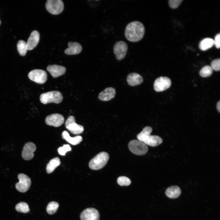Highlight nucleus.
<instances>
[{"label": "nucleus", "instance_id": "1", "mask_svg": "<svg viewBox=\"0 0 220 220\" xmlns=\"http://www.w3.org/2000/svg\"><path fill=\"white\" fill-rule=\"evenodd\" d=\"M145 28L144 24L138 21H134L128 24L126 27L124 35L129 41L136 42L143 38Z\"/></svg>", "mask_w": 220, "mask_h": 220}, {"label": "nucleus", "instance_id": "2", "mask_svg": "<svg viewBox=\"0 0 220 220\" xmlns=\"http://www.w3.org/2000/svg\"><path fill=\"white\" fill-rule=\"evenodd\" d=\"M109 157L108 154L106 152H101L90 161L89 164V167L93 170H100L106 165Z\"/></svg>", "mask_w": 220, "mask_h": 220}, {"label": "nucleus", "instance_id": "3", "mask_svg": "<svg viewBox=\"0 0 220 220\" xmlns=\"http://www.w3.org/2000/svg\"><path fill=\"white\" fill-rule=\"evenodd\" d=\"M63 97L61 93L57 91H53L41 94L40 100L44 104L50 103L59 104L62 101Z\"/></svg>", "mask_w": 220, "mask_h": 220}, {"label": "nucleus", "instance_id": "4", "mask_svg": "<svg viewBox=\"0 0 220 220\" xmlns=\"http://www.w3.org/2000/svg\"><path fill=\"white\" fill-rule=\"evenodd\" d=\"M130 151L133 153L138 155H143L148 151L147 145L143 142L138 140L130 141L128 144Z\"/></svg>", "mask_w": 220, "mask_h": 220}, {"label": "nucleus", "instance_id": "5", "mask_svg": "<svg viewBox=\"0 0 220 220\" xmlns=\"http://www.w3.org/2000/svg\"><path fill=\"white\" fill-rule=\"evenodd\" d=\"M47 10L53 15H58L63 10L64 4L61 0H48L46 4Z\"/></svg>", "mask_w": 220, "mask_h": 220}, {"label": "nucleus", "instance_id": "6", "mask_svg": "<svg viewBox=\"0 0 220 220\" xmlns=\"http://www.w3.org/2000/svg\"><path fill=\"white\" fill-rule=\"evenodd\" d=\"M128 49V45L125 42L119 41L116 42L113 47V52L116 59L119 61L123 59L126 55Z\"/></svg>", "mask_w": 220, "mask_h": 220}, {"label": "nucleus", "instance_id": "7", "mask_svg": "<svg viewBox=\"0 0 220 220\" xmlns=\"http://www.w3.org/2000/svg\"><path fill=\"white\" fill-rule=\"evenodd\" d=\"M18 178L19 182L16 183L15 185L16 189L20 192H26L31 185V181L30 178L23 173L18 174Z\"/></svg>", "mask_w": 220, "mask_h": 220}, {"label": "nucleus", "instance_id": "8", "mask_svg": "<svg viewBox=\"0 0 220 220\" xmlns=\"http://www.w3.org/2000/svg\"><path fill=\"white\" fill-rule=\"evenodd\" d=\"M47 76L46 71L38 69L31 71L28 74V77L31 80L40 84H43L46 81Z\"/></svg>", "mask_w": 220, "mask_h": 220}, {"label": "nucleus", "instance_id": "9", "mask_svg": "<svg viewBox=\"0 0 220 220\" xmlns=\"http://www.w3.org/2000/svg\"><path fill=\"white\" fill-rule=\"evenodd\" d=\"M66 128L74 134L82 133L84 130L83 127L75 123V118L73 116H69L65 123Z\"/></svg>", "mask_w": 220, "mask_h": 220}, {"label": "nucleus", "instance_id": "10", "mask_svg": "<svg viewBox=\"0 0 220 220\" xmlns=\"http://www.w3.org/2000/svg\"><path fill=\"white\" fill-rule=\"evenodd\" d=\"M171 84L170 79L167 77L161 76L155 80L154 89L157 92L164 91L168 89Z\"/></svg>", "mask_w": 220, "mask_h": 220}, {"label": "nucleus", "instance_id": "11", "mask_svg": "<svg viewBox=\"0 0 220 220\" xmlns=\"http://www.w3.org/2000/svg\"><path fill=\"white\" fill-rule=\"evenodd\" d=\"M64 118L61 114L55 113L47 116L45 119L46 123L50 126L58 127L64 123Z\"/></svg>", "mask_w": 220, "mask_h": 220}, {"label": "nucleus", "instance_id": "12", "mask_svg": "<svg viewBox=\"0 0 220 220\" xmlns=\"http://www.w3.org/2000/svg\"><path fill=\"white\" fill-rule=\"evenodd\" d=\"M100 215L98 211L93 208L84 210L80 214L81 220H99Z\"/></svg>", "mask_w": 220, "mask_h": 220}, {"label": "nucleus", "instance_id": "13", "mask_svg": "<svg viewBox=\"0 0 220 220\" xmlns=\"http://www.w3.org/2000/svg\"><path fill=\"white\" fill-rule=\"evenodd\" d=\"M36 149V146L33 143L29 142L26 143L22 151V157L24 160H27L32 159L34 155V152Z\"/></svg>", "mask_w": 220, "mask_h": 220}, {"label": "nucleus", "instance_id": "14", "mask_svg": "<svg viewBox=\"0 0 220 220\" xmlns=\"http://www.w3.org/2000/svg\"><path fill=\"white\" fill-rule=\"evenodd\" d=\"M46 69L54 78H57L64 74L66 70L64 67L55 64L48 66Z\"/></svg>", "mask_w": 220, "mask_h": 220}, {"label": "nucleus", "instance_id": "15", "mask_svg": "<svg viewBox=\"0 0 220 220\" xmlns=\"http://www.w3.org/2000/svg\"><path fill=\"white\" fill-rule=\"evenodd\" d=\"M40 35L38 32L34 30L32 31L26 43L28 50L33 49L39 42Z\"/></svg>", "mask_w": 220, "mask_h": 220}, {"label": "nucleus", "instance_id": "16", "mask_svg": "<svg viewBox=\"0 0 220 220\" xmlns=\"http://www.w3.org/2000/svg\"><path fill=\"white\" fill-rule=\"evenodd\" d=\"M115 94L116 90L114 88L108 87L100 93L98 97L102 101H107L113 99Z\"/></svg>", "mask_w": 220, "mask_h": 220}, {"label": "nucleus", "instance_id": "17", "mask_svg": "<svg viewBox=\"0 0 220 220\" xmlns=\"http://www.w3.org/2000/svg\"><path fill=\"white\" fill-rule=\"evenodd\" d=\"M68 47L64 50V53L68 55H76L80 53L82 50L81 45L79 43L68 42Z\"/></svg>", "mask_w": 220, "mask_h": 220}, {"label": "nucleus", "instance_id": "18", "mask_svg": "<svg viewBox=\"0 0 220 220\" xmlns=\"http://www.w3.org/2000/svg\"><path fill=\"white\" fill-rule=\"evenodd\" d=\"M127 81L129 85L134 86L141 84L143 81V78L139 74L133 72L128 75Z\"/></svg>", "mask_w": 220, "mask_h": 220}, {"label": "nucleus", "instance_id": "19", "mask_svg": "<svg viewBox=\"0 0 220 220\" xmlns=\"http://www.w3.org/2000/svg\"><path fill=\"white\" fill-rule=\"evenodd\" d=\"M62 137L63 139L68 143L73 145L79 144L82 140V137L80 136H77L74 137H70L69 133L66 130L62 132Z\"/></svg>", "mask_w": 220, "mask_h": 220}, {"label": "nucleus", "instance_id": "20", "mask_svg": "<svg viewBox=\"0 0 220 220\" xmlns=\"http://www.w3.org/2000/svg\"><path fill=\"white\" fill-rule=\"evenodd\" d=\"M181 191L177 186H172L168 188L165 192V194L168 197L175 199L178 197L181 194Z\"/></svg>", "mask_w": 220, "mask_h": 220}, {"label": "nucleus", "instance_id": "21", "mask_svg": "<svg viewBox=\"0 0 220 220\" xmlns=\"http://www.w3.org/2000/svg\"><path fill=\"white\" fill-rule=\"evenodd\" d=\"M162 138L156 135H150L148 139L144 142L147 145L151 147H156L163 142Z\"/></svg>", "mask_w": 220, "mask_h": 220}, {"label": "nucleus", "instance_id": "22", "mask_svg": "<svg viewBox=\"0 0 220 220\" xmlns=\"http://www.w3.org/2000/svg\"><path fill=\"white\" fill-rule=\"evenodd\" d=\"M152 129L149 126L144 127L142 130L137 135L138 140L144 142L148 138L152 132Z\"/></svg>", "mask_w": 220, "mask_h": 220}, {"label": "nucleus", "instance_id": "23", "mask_svg": "<svg viewBox=\"0 0 220 220\" xmlns=\"http://www.w3.org/2000/svg\"><path fill=\"white\" fill-rule=\"evenodd\" d=\"M214 45V39L211 38H207L200 41L199 47L201 50L205 51L211 48Z\"/></svg>", "mask_w": 220, "mask_h": 220}, {"label": "nucleus", "instance_id": "24", "mask_svg": "<svg viewBox=\"0 0 220 220\" xmlns=\"http://www.w3.org/2000/svg\"><path fill=\"white\" fill-rule=\"evenodd\" d=\"M60 164V160L58 157L51 160L46 166V170L47 173L50 174Z\"/></svg>", "mask_w": 220, "mask_h": 220}, {"label": "nucleus", "instance_id": "25", "mask_svg": "<svg viewBox=\"0 0 220 220\" xmlns=\"http://www.w3.org/2000/svg\"><path fill=\"white\" fill-rule=\"evenodd\" d=\"M17 49L19 54L21 56H25L28 50L27 43L23 40H19L17 45Z\"/></svg>", "mask_w": 220, "mask_h": 220}, {"label": "nucleus", "instance_id": "26", "mask_svg": "<svg viewBox=\"0 0 220 220\" xmlns=\"http://www.w3.org/2000/svg\"><path fill=\"white\" fill-rule=\"evenodd\" d=\"M59 206V204L57 202L55 201L50 202L46 207V211L49 214L53 215L57 211Z\"/></svg>", "mask_w": 220, "mask_h": 220}, {"label": "nucleus", "instance_id": "27", "mask_svg": "<svg viewBox=\"0 0 220 220\" xmlns=\"http://www.w3.org/2000/svg\"><path fill=\"white\" fill-rule=\"evenodd\" d=\"M16 210L20 212L27 213L30 211L28 204L24 202H20L17 204L15 207Z\"/></svg>", "mask_w": 220, "mask_h": 220}, {"label": "nucleus", "instance_id": "28", "mask_svg": "<svg viewBox=\"0 0 220 220\" xmlns=\"http://www.w3.org/2000/svg\"><path fill=\"white\" fill-rule=\"evenodd\" d=\"M213 70L210 66L206 65L203 67L199 72L200 75L203 78L210 76L212 74Z\"/></svg>", "mask_w": 220, "mask_h": 220}, {"label": "nucleus", "instance_id": "29", "mask_svg": "<svg viewBox=\"0 0 220 220\" xmlns=\"http://www.w3.org/2000/svg\"><path fill=\"white\" fill-rule=\"evenodd\" d=\"M117 182L120 186H127L130 184L131 181L129 178L126 177L120 176L118 178Z\"/></svg>", "mask_w": 220, "mask_h": 220}, {"label": "nucleus", "instance_id": "30", "mask_svg": "<svg viewBox=\"0 0 220 220\" xmlns=\"http://www.w3.org/2000/svg\"><path fill=\"white\" fill-rule=\"evenodd\" d=\"M72 148L69 145H64L62 147H59L58 151L59 153L61 155L64 156L67 152L71 151Z\"/></svg>", "mask_w": 220, "mask_h": 220}, {"label": "nucleus", "instance_id": "31", "mask_svg": "<svg viewBox=\"0 0 220 220\" xmlns=\"http://www.w3.org/2000/svg\"><path fill=\"white\" fill-rule=\"evenodd\" d=\"M211 67L212 70L219 71L220 69V60L217 59L213 60L211 63Z\"/></svg>", "mask_w": 220, "mask_h": 220}, {"label": "nucleus", "instance_id": "32", "mask_svg": "<svg viewBox=\"0 0 220 220\" xmlns=\"http://www.w3.org/2000/svg\"><path fill=\"white\" fill-rule=\"evenodd\" d=\"M182 0H170L169 4L170 8L176 9L178 8L182 2Z\"/></svg>", "mask_w": 220, "mask_h": 220}, {"label": "nucleus", "instance_id": "33", "mask_svg": "<svg viewBox=\"0 0 220 220\" xmlns=\"http://www.w3.org/2000/svg\"><path fill=\"white\" fill-rule=\"evenodd\" d=\"M220 34L219 33L216 35L215 36L214 40V44L215 47L218 49H219L220 47Z\"/></svg>", "mask_w": 220, "mask_h": 220}, {"label": "nucleus", "instance_id": "34", "mask_svg": "<svg viewBox=\"0 0 220 220\" xmlns=\"http://www.w3.org/2000/svg\"><path fill=\"white\" fill-rule=\"evenodd\" d=\"M216 108L217 110L219 112H220V101H219L217 103L216 105Z\"/></svg>", "mask_w": 220, "mask_h": 220}, {"label": "nucleus", "instance_id": "35", "mask_svg": "<svg viewBox=\"0 0 220 220\" xmlns=\"http://www.w3.org/2000/svg\"><path fill=\"white\" fill-rule=\"evenodd\" d=\"M1 24V21L0 20V25Z\"/></svg>", "mask_w": 220, "mask_h": 220}]
</instances>
